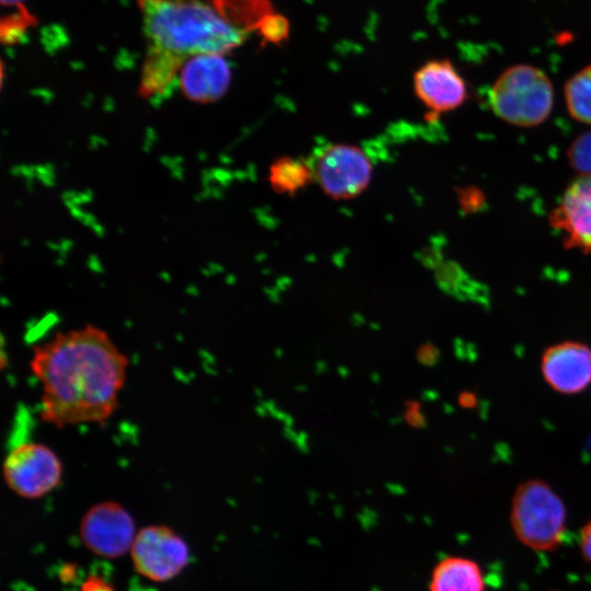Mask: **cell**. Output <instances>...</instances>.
<instances>
[{
	"mask_svg": "<svg viewBox=\"0 0 591 591\" xmlns=\"http://www.w3.org/2000/svg\"><path fill=\"white\" fill-rule=\"evenodd\" d=\"M68 570L66 571V569L63 568L61 570V579L65 578V576H68V580L70 579L71 580V577H74L76 576V569H74V566L70 565V566H67Z\"/></svg>",
	"mask_w": 591,
	"mask_h": 591,
	"instance_id": "4316f807",
	"label": "cell"
},
{
	"mask_svg": "<svg viewBox=\"0 0 591 591\" xmlns=\"http://www.w3.org/2000/svg\"><path fill=\"white\" fill-rule=\"evenodd\" d=\"M131 514L116 501L92 506L80 523V537L97 556L117 558L130 551L136 537Z\"/></svg>",
	"mask_w": 591,
	"mask_h": 591,
	"instance_id": "ba28073f",
	"label": "cell"
},
{
	"mask_svg": "<svg viewBox=\"0 0 591 591\" xmlns=\"http://www.w3.org/2000/svg\"><path fill=\"white\" fill-rule=\"evenodd\" d=\"M569 159L580 174H591V134L577 139L569 151Z\"/></svg>",
	"mask_w": 591,
	"mask_h": 591,
	"instance_id": "ac0fdd59",
	"label": "cell"
},
{
	"mask_svg": "<svg viewBox=\"0 0 591 591\" xmlns=\"http://www.w3.org/2000/svg\"><path fill=\"white\" fill-rule=\"evenodd\" d=\"M564 97L571 118L591 125V65L583 67L567 80Z\"/></svg>",
	"mask_w": 591,
	"mask_h": 591,
	"instance_id": "9a60e30c",
	"label": "cell"
},
{
	"mask_svg": "<svg viewBox=\"0 0 591 591\" xmlns=\"http://www.w3.org/2000/svg\"><path fill=\"white\" fill-rule=\"evenodd\" d=\"M337 373L341 379H347L350 375V370L346 366L340 364L337 367Z\"/></svg>",
	"mask_w": 591,
	"mask_h": 591,
	"instance_id": "83f0119b",
	"label": "cell"
},
{
	"mask_svg": "<svg viewBox=\"0 0 591 591\" xmlns=\"http://www.w3.org/2000/svg\"><path fill=\"white\" fill-rule=\"evenodd\" d=\"M432 394H434V392L431 391V390L430 391H424L421 393V397L425 401H433V399H436V396H432Z\"/></svg>",
	"mask_w": 591,
	"mask_h": 591,
	"instance_id": "4dcf8cb0",
	"label": "cell"
},
{
	"mask_svg": "<svg viewBox=\"0 0 591 591\" xmlns=\"http://www.w3.org/2000/svg\"><path fill=\"white\" fill-rule=\"evenodd\" d=\"M285 352H283V349L281 347H276L274 349V356L277 358V359H281L283 357Z\"/></svg>",
	"mask_w": 591,
	"mask_h": 591,
	"instance_id": "d6a6232c",
	"label": "cell"
},
{
	"mask_svg": "<svg viewBox=\"0 0 591 591\" xmlns=\"http://www.w3.org/2000/svg\"><path fill=\"white\" fill-rule=\"evenodd\" d=\"M63 466L58 454L47 444L25 441L7 454L2 475L7 486L26 499H37L55 490L61 483Z\"/></svg>",
	"mask_w": 591,
	"mask_h": 591,
	"instance_id": "5b68a950",
	"label": "cell"
},
{
	"mask_svg": "<svg viewBox=\"0 0 591 591\" xmlns=\"http://www.w3.org/2000/svg\"><path fill=\"white\" fill-rule=\"evenodd\" d=\"M549 222L563 233L566 247L591 252V174H580L568 185Z\"/></svg>",
	"mask_w": 591,
	"mask_h": 591,
	"instance_id": "30bf717a",
	"label": "cell"
},
{
	"mask_svg": "<svg viewBox=\"0 0 591 591\" xmlns=\"http://www.w3.org/2000/svg\"><path fill=\"white\" fill-rule=\"evenodd\" d=\"M367 322L364 315L361 312H352L350 315V323L355 327H361Z\"/></svg>",
	"mask_w": 591,
	"mask_h": 591,
	"instance_id": "cb8c5ba5",
	"label": "cell"
},
{
	"mask_svg": "<svg viewBox=\"0 0 591 591\" xmlns=\"http://www.w3.org/2000/svg\"><path fill=\"white\" fill-rule=\"evenodd\" d=\"M294 390H296L297 392H299V393H304V392L308 391V386H306L305 384H302V383H301V384H297V385L294 386Z\"/></svg>",
	"mask_w": 591,
	"mask_h": 591,
	"instance_id": "e575fe53",
	"label": "cell"
},
{
	"mask_svg": "<svg viewBox=\"0 0 591 591\" xmlns=\"http://www.w3.org/2000/svg\"><path fill=\"white\" fill-rule=\"evenodd\" d=\"M289 21L281 14L271 12L262 21L258 34L264 43L280 45L289 37Z\"/></svg>",
	"mask_w": 591,
	"mask_h": 591,
	"instance_id": "e0dca14e",
	"label": "cell"
},
{
	"mask_svg": "<svg viewBox=\"0 0 591 591\" xmlns=\"http://www.w3.org/2000/svg\"><path fill=\"white\" fill-rule=\"evenodd\" d=\"M24 1L1 0L3 7L18 8L16 13L1 20V39L3 43H15L31 25H34L35 18L24 8Z\"/></svg>",
	"mask_w": 591,
	"mask_h": 591,
	"instance_id": "2e32d148",
	"label": "cell"
},
{
	"mask_svg": "<svg viewBox=\"0 0 591 591\" xmlns=\"http://www.w3.org/2000/svg\"><path fill=\"white\" fill-rule=\"evenodd\" d=\"M298 433L292 427H283L282 434L283 437L289 440L291 443H294Z\"/></svg>",
	"mask_w": 591,
	"mask_h": 591,
	"instance_id": "484cf974",
	"label": "cell"
},
{
	"mask_svg": "<svg viewBox=\"0 0 591 591\" xmlns=\"http://www.w3.org/2000/svg\"><path fill=\"white\" fill-rule=\"evenodd\" d=\"M403 420H404V417H402L401 415L393 416L390 418V425L398 426L399 424L403 422Z\"/></svg>",
	"mask_w": 591,
	"mask_h": 591,
	"instance_id": "f546056e",
	"label": "cell"
},
{
	"mask_svg": "<svg viewBox=\"0 0 591 591\" xmlns=\"http://www.w3.org/2000/svg\"><path fill=\"white\" fill-rule=\"evenodd\" d=\"M428 591H485L484 575L471 558L445 556L431 569Z\"/></svg>",
	"mask_w": 591,
	"mask_h": 591,
	"instance_id": "4fadbf2b",
	"label": "cell"
},
{
	"mask_svg": "<svg viewBox=\"0 0 591 591\" xmlns=\"http://www.w3.org/2000/svg\"><path fill=\"white\" fill-rule=\"evenodd\" d=\"M328 371V364L324 360H317L314 363V373L316 375H322Z\"/></svg>",
	"mask_w": 591,
	"mask_h": 591,
	"instance_id": "d4e9b609",
	"label": "cell"
},
{
	"mask_svg": "<svg viewBox=\"0 0 591 591\" xmlns=\"http://www.w3.org/2000/svg\"><path fill=\"white\" fill-rule=\"evenodd\" d=\"M146 55L140 92L153 96L175 81L184 61L225 55L258 32L269 0H138Z\"/></svg>",
	"mask_w": 591,
	"mask_h": 591,
	"instance_id": "7a4b0ae2",
	"label": "cell"
},
{
	"mask_svg": "<svg viewBox=\"0 0 591 591\" xmlns=\"http://www.w3.org/2000/svg\"><path fill=\"white\" fill-rule=\"evenodd\" d=\"M407 410L405 413L404 419L408 422L409 426L414 428H426L427 419L425 415L419 412V404L414 401H407Z\"/></svg>",
	"mask_w": 591,
	"mask_h": 591,
	"instance_id": "d6986e66",
	"label": "cell"
},
{
	"mask_svg": "<svg viewBox=\"0 0 591 591\" xmlns=\"http://www.w3.org/2000/svg\"><path fill=\"white\" fill-rule=\"evenodd\" d=\"M130 554L137 572L155 582L173 579L189 560L186 542L166 525L142 528L136 534Z\"/></svg>",
	"mask_w": 591,
	"mask_h": 591,
	"instance_id": "52a82bcc",
	"label": "cell"
},
{
	"mask_svg": "<svg viewBox=\"0 0 591 591\" xmlns=\"http://www.w3.org/2000/svg\"><path fill=\"white\" fill-rule=\"evenodd\" d=\"M313 176L322 190L333 199L346 200L362 194L372 178V163L358 146L334 143L316 157Z\"/></svg>",
	"mask_w": 591,
	"mask_h": 591,
	"instance_id": "8992f818",
	"label": "cell"
},
{
	"mask_svg": "<svg viewBox=\"0 0 591 591\" xmlns=\"http://www.w3.org/2000/svg\"><path fill=\"white\" fill-rule=\"evenodd\" d=\"M80 591H115V589L102 577L91 575L82 582Z\"/></svg>",
	"mask_w": 591,
	"mask_h": 591,
	"instance_id": "44dd1931",
	"label": "cell"
},
{
	"mask_svg": "<svg viewBox=\"0 0 591 591\" xmlns=\"http://www.w3.org/2000/svg\"><path fill=\"white\" fill-rule=\"evenodd\" d=\"M257 413L260 417H265L268 415V410L266 409L265 405L258 406Z\"/></svg>",
	"mask_w": 591,
	"mask_h": 591,
	"instance_id": "836d02e7",
	"label": "cell"
},
{
	"mask_svg": "<svg viewBox=\"0 0 591 591\" xmlns=\"http://www.w3.org/2000/svg\"><path fill=\"white\" fill-rule=\"evenodd\" d=\"M418 361L427 367H432L439 359V350L430 343L421 345L417 350Z\"/></svg>",
	"mask_w": 591,
	"mask_h": 591,
	"instance_id": "ffe728a7",
	"label": "cell"
},
{
	"mask_svg": "<svg viewBox=\"0 0 591 591\" xmlns=\"http://www.w3.org/2000/svg\"><path fill=\"white\" fill-rule=\"evenodd\" d=\"M298 451L308 453L310 451L309 434L305 431H300L293 443Z\"/></svg>",
	"mask_w": 591,
	"mask_h": 591,
	"instance_id": "603a6c76",
	"label": "cell"
},
{
	"mask_svg": "<svg viewBox=\"0 0 591 591\" xmlns=\"http://www.w3.org/2000/svg\"><path fill=\"white\" fill-rule=\"evenodd\" d=\"M177 81L188 100L210 103L221 99L228 91L231 68L223 55H196L184 61Z\"/></svg>",
	"mask_w": 591,
	"mask_h": 591,
	"instance_id": "7c38bea8",
	"label": "cell"
},
{
	"mask_svg": "<svg viewBox=\"0 0 591 591\" xmlns=\"http://www.w3.org/2000/svg\"><path fill=\"white\" fill-rule=\"evenodd\" d=\"M510 524L523 545L538 552H551L560 545L566 532V508L549 485L540 479H529L515 489Z\"/></svg>",
	"mask_w": 591,
	"mask_h": 591,
	"instance_id": "277c9868",
	"label": "cell"
},
{
	"mask_svg": "<svg viewBox=\"0 0 591 591\" xmlns=\"http://www.w3.org/2000/svg\"><path fill=\"white\" fill-rule=\"evenodd\" d=\"M542 372L555 391L579 393L591 383V348L577 341L552 346L543 354Z\"/></svg>",
	"mask_w": 591,
	"mask_h": 591,
	"instance_id": "8fae6325",
	"label": "cell"
},
{
	"mask_svg": "<svg viewBox=\"0 0 591 591\" xmlns=\"http://www.w3.org/2000/svg\"><path fill=\"white\" fill-rule=\"evenodd\" d=\"M128 367L108 333L91 323L34 345L30 369L40 386L39 419L57 429L104 426L119 408Z\"/></svg>",
	"mask_w": 591,
	"mask_h": 591,
	"instance_id": "6da1fadb",
	"label": "cell"
},
{
	"mask_svg": "<svg viewBox=\"0 0 591 591\" xmlns=\"http://www.w3.org/2000/svg\"><path fill=\"white\" fill-rule=\"evenodd\" d=\"M580 549L583 558L591 565V521L586 523L581 530Z\"/></svg>",
	"mask_w": 591,
	"mask_h": 591,
	"instance_id": "7402d4cb",
	"label": "cell"
},
{
	"mask_svg": "<svg viewBox=\"0 0 591 591\" xmlns=\"http://www.w3.org/2000/svg\"><path fill=\"white\" fill-rule=\"evenodd\" d=\"M488 101L501 120L517 127H534L549 117L554 88L542 69L519 63L507 68L495 80Z\"/></svg>",
	"mask_w": 591,
	"mask_h": 591,
	"instance_id": "3957f363",
	"label": "cell"
},
{
	"mask_svg": "<svg viewBox=\"0 0 591 591\" xmlns=\"http://www.w3.org/2000/svg\"><path fill=\"white\" fill-rule=\"evenodd\" d=\"M413 86L418 100L432 113L442 114L462 106L467 84L449 59H432L414 73Z\"/></svg>",
	"mask_w": 591,
	"mask_h": 591,
	"instance_id": "9c48e42d",
	"label": "cell"
},
{
	"mask_svg": "<svg viewBox=\"0 0 591 591\" xmlns=\"http://www.w3.org/2000/svg\"><path fill=\"white\" fill-rule=\"evenodd\" d=\"M369 327H370V329H372L374 332H376V331L379 332L382 328L381 324L379 322H375V321L369 322Z\"/></svg>",
	"mask_w": 591,
	"mask_h": 591,
	"instance_id": "1f68e13d",
	"label": "cell"
},
{
	"mask_svg": "<svg viewBox=\"0 0 591 591\" xmlns=\"http://www.w3.org/2000/svg\"><path fill=\"white\" fill-rule=\"evenodd\" d=\"M369 379L373 384H380L382 380L381 374L378 371H372L369 374Z\"/></svg>",
	"mask_w": 591,
	"mask_h": 591,
	"instance_id": "f1b7e54d",
	"label": "cell"
},
{
	"mask_svg": "<svg viewBox=\"0 0 591 591\" xmlns=\"http://www.w3.org/2000/svg\"><path fill=\"white\" fill-rule=\"evenodd\" d=\"M314 179L313 169L305 161L282 157L274 161L268 171V182L273 190L292 195Z\"/></svg>",
	"mask_w": 591,
	"mask_h": 591,
	"instance_id": "5bb4252c",
	"label": "cell"
}]
</instances>
